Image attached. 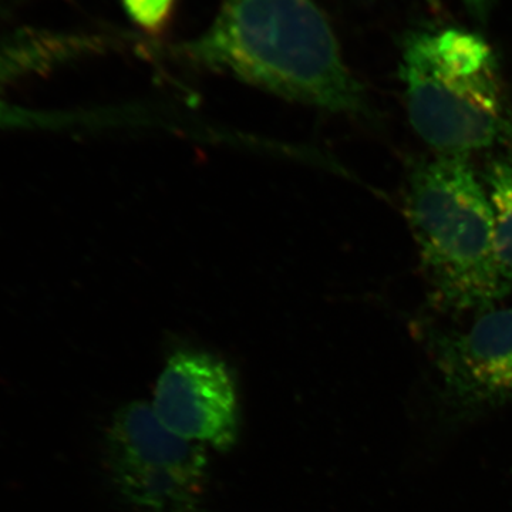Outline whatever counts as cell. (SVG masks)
<instances>
[{"mask_svg":"<svg viewBox=\"0 0 512 512\" xmlns=\"http://www.w3.org/2000/svg\"><path fill=\"white\" fill-rule=\"evenodd\" d=\"M406 214L441 308L483 313L510 292L495 256L487 190L468 158L437 156L414 165Z\"/></svg>","mask_w":512,"mask_h":512,"instance_id":"3","label":"cell"},{"mask_svg":"<svg viewBox=\"0 0 512 512\" xmlns=\"http://www.w3.org/2000/svg\"><path fill=\"white\" fill-rule=\"evenodd\" d=\"M466 3L467 9L476 16L477 19H487L488 12L493 6L494 0H463Z\"/></svg>","mask_w":512,"mask_h":512,"instance_id":"10","label":"cell"},{"mask_svg":"<svg viewBox=\"0 0 512 512\" xmlns=\"http://www.w3.org/2000/svg\"><path fill=\"white\" fill-rule=\"evenodd\" d=\"M150 406L165 429L191 443L220 451L237 443V386L227 363L211 353L181 350L170 356Z\"/></svg>","mask_w":512,"mask_h":512,"instance_id":"6","label":"cell"},{"mask_svg":"<svg viewBox=\"0 0 512 512\" xmlns=\"http://www.w3.org/2000/svg\"><path fill=\"white\" fill-rule=\"evenodd\" d=\"M440 420L460 426L512 403V308L488 309L466 330H433Z\"/></svg>","mask_w":512,"mask_h":512,"instance_id":"5","label":"cell"},{"mask_svg":"<svg viewBox=\"0 0 512 512\" xmlns=\"http://www.w3.org/2000/svg\"><path fill=\"white\" fill-rule=\"evenodd\" d=\"M400 79L413 130L437 156L468 158L511 146L510 93L483 37L457 28L410 33Z\"/></svg>","mask_w":512,"mask_h":512,"instance_id":"2","label":"cell"},{"mask_svg":"<svg viewBox=\"0 0 512 512\" xmlns=\"http://www.w3.org/2000/svg\"><path fill=\"white\" fill-rule=\"evenodd\" d=\"M483 183L493 210L495 256L501 274L512 286V158L491 161Z\"/></svg>","mask_w":512,"mask_h":512,"instance_id":"7","label":"cell"},{"mask_svg":"<svg viewBox=\"0 0 512 512\" xmlns=\"http://www.w3.org/2000/svg\"><path fill=\"white\" fill-rule=\"evenodd\" d=\"M114 483L143 512H190L207 477L200 444L165 429L150 404L131 403L114 417L107 437Z\"/></svg>","mask_w":512,"mask_h":512,"instance_id":"4","label":"cell"},{"mask_svg":"<svg viewBox=\"0 0 512 512\" xmlns=\"http://www.w3.org/2000/svg\"><path fill=\"white\" fill-rule=\"evenodd\" d=\"M106 117L107 114L101 111L32 109V107L10 103L0 97V131L63 130V128L94 126V124L104 123Z\"/></svg>","mask_w":512,"mask_h":512,"instance_id":"8","label":"cell"},{"mask_svg":"<svg viewBox=\"0 0 512 512\" xmlns=\"http://www.w3.org/2000/svg\"><path fill=\"white\" fill-rule=\"evenodd\" d=\"M173 52L293 103L353 119L375 117L315 0H222L210 28Z\"/></svg>","mask_w":512,"mask_h":512,"instance_id":"1","label":"cell"},{"mask_svg":"<svg viewBox=\"0 0 512 512\" xmlns=\"http://www.w3.org/2000/svg\"><path fill=\"white\" fill-rule=\"evenodd\" d=\"M128 18L148 33L161 35L173 16L174 0H121Z\"/></svg>","mask_w":512,"mask_h":512,"instance_id":"9","label":"cell"}]
</instances>
